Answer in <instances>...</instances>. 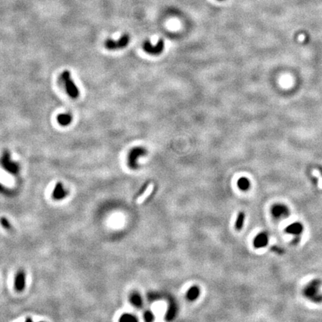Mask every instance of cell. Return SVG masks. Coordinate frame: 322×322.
<instances>
[{"mask_svg": "<svg viewBox=\"0 0 322 322\" xmlns=\"http://www.w3.org/2000/svg\"><path fill=\"white\" fill-rule=\"evenodd\" d=\"M303 225L300 222H294L289 225L286 228L287 233L292 234V235H298L301 234L303 231Z\"/></svg>", "mask_w": 322, "mask_h": 322, "instance_id": "cell-7", "label": "cell"}, {"mask_svg": "<svg viewBox=\"0 0 322 322\" xmlns=\"http://www.w3.org/2000/svg\"><path fill=\"white\" fill-rule=\"evenodd\" d=\"M142 49L148 54H152V55H158L163 51L164 41L163 39H160L156 46H153L151 44L150 41L146 40L142 44Z\"/></svg>", "mask_w": 322, "mask_h": 322, "instance_id": "cell-4", "label": "cell"}, {"mask_svg": "<svg viewBox=\"0 0 322 322\" xmlns=\"http://www.w3.org/2000/svg\"><path fill=\"white\" fill-rule=\"evenodd\" d=\"M130 41V37L128 34H125L121 37L118 40H113L107 39L105 40V48L109 50H116V49H123L128 45Z\"/></svg>", "mask_w": 322, "mask_h": 322, "instance_id": "cell-3", "label": "cell"}, {"mask_svg": "<svg viewBox=\"0 0 322 322\" xmlns=\"http://www.w3.org/2000/svg\"><path fill=\"white\" fill-rule=\"evenodd\" d=\"M219 1H224V0H219Z\"/></svg>", "mask_w": 322, "mask_h": 322, "instance_id": "cell-16", "label": "cell"}, {"mask_svg": "<svg viewBox=\"0 0 322 322\" xmlns=\"http://www.w3.org/2000/svg\"><path fill=\"white\" fill-rule=\"evenodd\" d=\"M61 191H63V189H62L61 184H57L55 189H54V194H53L54 198H60L59 196H61V194L62 195H64L65 194L64 192H61Z\"/></svg>", "mask_w": 322, "mask_h": 322, "instance_id": "cell-13", "label": "cell"}, {"mask_svg": "<svg viewBox=\"0 0 322 322\" xmlns=\"http://www.w3.org/2000/svg\"><path fill=\"white\" fill-rule=\"evenodd\" d=\"M60 82L64 87L66 93L72 99H76L79 96L80 92L78 87L75 84L74 80L71 77L69 70H64L59 77Z\"/></svg>", "mask_w": 322, "mask_h": 322, "instance_id": "cell-1", "label": "cell"}, {"mask_svg": "<svg viewBox=\"0 0 322 322\" xmlns=\"http://www.w3.org/2000/svg\"><path fill=\"white\" fill-rule=\"evenodd\" d=\"M244 219H245V213H242V212H240L237 216V222H236V229L238 230L242 229V225H243V222H244Z\"/></svg>", "mask_w": 322, "mask_h": 322, "instance_id": "cell-12", "label": "cell"}, {"mask_svg": "<svg viewBox=\"0 0 322 322\" xmlns=\"http://www.w3.org/2000/svg\"><path fill=\"white\" fill-rule=\"evenodd\" d=\"M57 121L61 126H68L72 121V116L70 113H61L57 116Z\"/></svg>", "mask_w": 322, "mask_h": 322, "instance_id": "cell-6", "label": "cell"}, {"mask_svg": "<svg viewBox=\"0 0 322 322\" xmlns=\"http://www.w3.org/2000/svg\"><path fill=\"white\" fill-rule=\"evenodd\" d=\"M16 289L17 290L21 291L23 289V287L25 286V275L23 274V272H20L19 274H17V277L16 279V283H15Z\"/></svg>", "mask_w": 322, "mask_h": 322, "instance_id": "cell-11", "label": "cell"}, {"mask_svg": "<svg viewBox=\"0 0 322 322\" xmlns=\"http://www.w3.org/2000/svg\"><path fill=\"white\" fill-rule=\"evenodd\" d=\"M305 296L314 302L322 301V294L320 292V282L313 281L309 283L303 290Z\"/></svg>", "mask_w": 322, "mask_h": 322, "instance_id": "cell-2", "label": "cell"}, {"mask_svg": "<svg viewBox=\"0 0 322 322\" xmlns=\"http://www.w3.org/2000/svg\"><path fill=\"white\" fill-rule=\"evenodd\" d=\"M1 223H2V224L4 228H7V229L10 228V224H9L8 220H7V219H5V218H2V219H1Z\"/></svg>", "mask_w": 322, "mask_h": 322, "instance_id": "cell-15", "label": "cell"}, {"mask_svg": "<svg viewBox=\"0 0 322 322\" xmlns=\"http://www.w3.org/2000/svg\"><path fill=\"white\" fill-rule=\"evenodd\" d=\"M2 163L3 166L6 168L7 169L10 170V171L15 172L17 169V166L15 163L11 162L10 159H9V154L7 151H5L3 154L2 159Z\"/></svg>", "mask_w": 322, "mask_h": 322, "instance_id": "cell-8", "label": "cell"}, {"mask_svg": "<svg viewBox=\"0 0 322 322\" xmlns=\"http://www.w3.org/2000/svg\"><path fill=\"white\" fill-rule=\"evenodd\" d=\"M267 242V238L266 236H260L257 239V245L258 246H263L266 245Z\"/></svg>", "mask_w": 322, "mask_h": 322, "instance_id": "cell-14", "label": "cell"}, {"mask_svg": "<svg viewBox=\"0 0 322 322\" xmlns=\"http://www.w3.org/2000/svg\"><path fill=\"white\" fill-rule=\"evenodd\" d=\"M146 152L145 149H142V148L138 147V148H133L131 150V152L129 154V163L130 165L132 167L136 166V160L137 157L140 155L144 154Z\"/></svg>", "mask_w": 322, "mask_h": 322, "instance_id": "cell-5", "label": "cell"}, {"mask_svg": "<svg viewBox=\"0 0 322 322\" xmlns=\"http://www.w3.org/2000/svg\"><path fill=\"white\" fill-rule=\"evenodd\" d=\"M289 213V209L284 205H277L273 208V214L276 217H286Z\"/></svg>", "mask_w": 322, "mask_h": 322, "instance_id": "cell-9", "label": "cell"}, {"mask_svg": "<svg viewBox=\"0 0 322 322\" xmlns=\"http://www.w3.org/2000/svg\"><path fill=\"white\" fill-rule=\"evenodd\" d=\"M153 189H154V185L152 184H150L149 185H148L147 188H146L145 190V192H144V193H142V195H141L138 198H137V204H142V203H143L144 201L147 199V198L149 197L151 193H152Z\"/></svg>", "mask_w": 322, "mask_h": 322, "instance_id": "cell-10", "label": "cell"}]
</instances>
